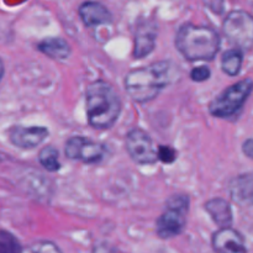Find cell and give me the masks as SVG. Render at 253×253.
I'll list each match as a JSON object with an SVG mask.
<instances>
[{
	"label": "cell",
	"mask_w": 253,
	"mask_h": 253,
	"mask_svg": "<svg viewBox=\"0 0 253 253\" xmlns=\"http://www.w3.org/2000/svg\"><path fill=\"white\" fill-rule=\"evenodd\" d=\"M85 105L88 123L91 127L106 130L113 127L121 114V99L110 83L93 82L85 90Z\"/></svg>",
	"instance_id": "cell-1"
},
{
	"label": "cell",
	"mask_w": 253,
	"mask_h": 253,
	"mask_svg": "<svg viewBox=\"0 0 253 253\" xmlns=\"http://www.w3.org/2000/svg\"><path fill=\"white\" fill-rule=\"evenodd\" d=\"M174 43L178 52L188 61H211L219 52L221 40L211 27L184 24L178 29Z\"/></svg>",
	"instance_id": "cell-2"
},
{
	"label": "cell",
	"mask_w": 253,
	"mask_h": 253,
	"mask_svg": "<svg viewBox=\"0 0 253 253\" xmlns=\"http://www.w3.org/2000/svg\"><path fill=\"white\" fill-rule=\"evenodd\" d=\"M170 64L167 61L156 62L148 67L128 72L124 79L128 96L136 103H148L169 83Z\"/></svg>",
	"instance_id": "cell-3"
},
{
	"label": "cell",
	"mask_w": 253,
	"mask_h": 253,
	"mask_svg": "<svg viewBox=\"0 0 253 253\" xmlns=\"http://www.w3.org/2000/svg\"><path fill=\"white\" fill-rule=\"evenodd\" d=\"M190 200L185 194H174L166 202V209L156 222L157 235L163 240H169L183 232L187 225Z\"/></svg>",
	"instance_id": "cell-4"
},
{
	"label": "cell",
	"mask_w": 253,
	"mask_h": 253,
	"mask_svg": "<svg viewBox=\"0 0 253 253\" xmlns=\"http://www.w3.org/2000/svg\"><path fill=\"white\" fill-rule=\"evenodd\" d=\"M253 91V81L251 78L241 79L225 89L221 94L212 99L209 104V113L214 118L229 119L236 115Z\"/></svg>",
	"instance_id": "cell-5"
},
{
	"label": "cell",
	"mask_w": 253,
	"mask_h": 253,
	"mask_svg": "<svg viewBox=\"0 0 253 253\" xmlns=\"http://www.w3.org/2000/svg\"><path fill=\"white\" fill-rule=\"evenodd\" d=\"M222 31L230 42L241 51L253 47V16L244 10L229 12L222 24Z\"/></svg>",
	"instance_id": "cell-6"
},
{
	"label": "cell",
	"mask_w": 253,
	"mask_h": 253,
	"mask_svg": "<svg viewBox=\"0 0 253 253\" xmlns=\"http://www.w3.org/2000/svg\"><path fill=\"white\" fill-rule=\"evenodd\" d=\"M125 147L128 156L137 165H155L158 161L157 150L151 136L142 128H131L125 138Z\"/></svg>",
	"instance_id": "cell-7"
},
{
	"label": "cell",
	"mask_w": 253,
	"mask_h": 253,
	"mask_svg": "<svg viewBox=\"0 0 253 253\" xmlns=\"http://www.w3.org/2000/svg\"><path fill=\"white\" fill-rule=\"evenodd\" d=\"M64 153L71 160L81 161L86 165H96L105 157L106 147L103 143L95 142L83 136H72L67 140Z\"/></svg>",
	"instance_id": "cell-8"
},
{
	"label": "cell",
	"mask_w": 253,
	"mask_h": 253,
	"mask_svg": "<svg viewBox=\"0 0 253 253\" xmlns=\"http://www.w3.org/2000/svg\"><path fill=\"white\" fill-rule=\"evenodd\" d=\"M48 136V128L43 126H14L9 132L10 142L19 148L32 150L41 145Z\"/></svg>",
	"instance_id": "cell-9"
},
{
	"label": "cell",
	"mask_w": 253,
	"mask_h": 253,
	"mask_svg": "<svg viewBox=\"0 0 253 253\" xmlns=\"http://www.w3.org/2000/svg\"><path fill=\"white\" fill-rule=\"evenodd\" d=\"M212 247L217 253H247L244 236L231 226L221 227L212 235Z\"/></svg>",
	"instance_id": "cell-10"
},
{
	"label": "cell",
	"mask_w": 253,
	"mask_h": 253,
	"mask_svg": "<svg viewBox=\"0 0 253 253\" xmlns=\"http://www.w3.org/2000/svg\"><path fill=\"white\" fill-rule=\"evenodd\" d=\"M157 42V25L153 21H145L137 26L133 43V57L142 59L156 48Z\"/></svg>",
	"instance_id": "cell-11"
},
{
	"label": "cell",
	"mask_w": 253,
	"mask_h": 253,
	"mask_svg": "<svg viewBox=\"0 0 253 253\" xmlns=\"http://www.w3.org/2000/svg\"><path fill=\"white\" fill-rule=\"evenodd\" d=\"M78 14L82 21L88 27H96L100 25H109L113 22V15L108 7L99 1H84L79 6Z\"/></svg>",
	"instance_id": "cell-12"
},
{
	"label": "cell",
	"mask_w": 253,
	"mask_h": 253,
	"mask_svg": "<svg viewBox=\"0 0 253 253\" xmlns=\"http://www.w3.org/2000/svg\"><path fill=\"white\" fill-rule=\"evenodd\" d=\"M231 199L239 205L253 204V173H244L232 178L230 182Z\"/></svg>",
	"instance_id": "cell-13"
},
{
	"label": "cell",
	"mask_w": 253,
	"mask_h": 253,
	"mask_svg": "<svg viewBox=\"0 0 253 253\" xmlns=\"http://www.w3.org/2000/svg\"><path fill=\"white\" fill-rule=\"evenodd\" d=\"M205 210L208 214L211 216L215 224L217 226L221 227H230L234 221V216H232V209L229 202H226L222 198H212V199L208 200L204 205Z\"/></svg>",
	"instance_id": "cell-14"
},
{
	"label": "cell",
	"mask_w": 253,
	"mask_h": 253,
	"mask_svg": "<svg viewBox=\"0 0 253 253\" xmlns=\"http://www.w3.org/2000/svg\"><path fill=\"white\" fill-rule=\"evenodd\" d=\"M37 48L47 57L53 59L68 58L72 52L69 43L62 37H47L39 42Z\"/></svg>",
	"instance_id": "cell-15"
},
{
	"label": "cell",
	"mask_w": 253,
	"mask_h": 253,
	"mask_svg": "<svg viewBox=\"0 0 253 253\" xmlns=\"http://www.w3.org/2000/svg\"><path fill=\"white\" fill-rule=\"evenodd\" d=\"M242 62H244V51L240 48L227 49L221 57V68L227 76L235 77L241 72Z\"/></svg>",
	"instance_id": "cell-16"
},
{
	"label": "cell",
	"mask_w": 253,
	"mask_h": 253,
	"mask_svg": "<svg viewBox=\"0 0 253 253\" xmlns=\"http://www.w3.org/2000/svg\"><path fill=\"white\" fill-rule=\"evenodd\" d=\"M39 162L48 172H57L61 169L58 150L53 146H44L39 153Z\"/></svg>",
	"instance_id": "cell-17"
},
{
	"label": "cell",
	"mask_w": 253,
	"mask_h": 253,
	"mask_svg": "<svg viewBox=\"0 0 253 253\" xmlns=\"http://www.w3.org/2000/svg\"><path fill=\"white\" fill-rule=\"evenodd\" d=\"M0 253H22L16 237L4 230H0Z\"/></svg>",
	"instance_id": "cell-18"
},
{
	"label": "cell",
	"mask_w": 253,
	"mask_h": 253,
	"mask_svg": "<svg viewBox=\"0 0 253 253\" xmlns=\"http://www.w3.org/2000/svg\"><path fill=\"white\" fill-rule=\"evenodd\" d=\"M22 253H62L61 250L49 241H37L22 250Z\"/></svg>",
	"instance_id": "cell-19"
},
{
	"label": "cell",
	"mask_w": 253,
	"mask_h": 253,
	"mask_svg": "<svg viewBox=\"0 0 253 253\" xmlns=\"http://www.w3.org/2000/svg\"><path fill=\"white\" fill-rule=\"evenodd\" d=\"M177 151L175 148L170 147L167 145H161L157 148V158L161 162L166 163V165H172L177 160Z\"/></svg>",
	"instance_id": "cell-20"
},
{
	"label": "cell",
	"mask_w": 253,
	"mask_h": 253,
	"mask_svg": "<svg viewBox=\"0 0 253 253\" xmlns=\"http://www.w3.org/2000/svg\"><path fill=\"white\" fill-rule=\"evenodd\" d=\"M210 76H211V71L207 66L195 67L190 72V78H192L193 82H197V83H202V82L208 81L210 78Z\"/></svg>",
	"instance_id": "cell-21"
},
{
	"label": "cell",
	"mask_w": 253,
	"mask_h": 253,
	"mask_svg": "<svg viewBox=\"0 0 253 253\" xmlns=\"http://www.w3.org/2000/svg\"><path fill=\"white\" fill-rule=\"evenodd\" d=\"M242 152L246 157L250 160H253V138H247L244 143H242Z\"/></svg>",
	"instance_id": "cell-22"
},
{
	"label": "cell",
	"mask_w": 253,
	"mask_h": 253,
	"mask_svg": "<svg viewBox=\"0 0 253 253\" xmlns=\"http://www.w3.org/2000/svg\"><path fill=\"white\" fill-rule=\"evenodd\" d=\"M93 253H120L118 250H115L114 247L109 246L106 244H100V245H96L94 247Z\"/></svg>",
	"instance_id": "cell-23"
},
{
	"label": "cell",
	"mask_w": 253,
	"mask_h": 253,
	"mask_svg": "<svg viewBox=\"0 0 253 253\" xmlns=\"http://www.w3.org/2000/svg\"><path fill=\"white\" fill-rule=\"evenodd\" d=\"M2 76H4V64H2V61L0 59V81L2 79Z\"/></svg>",
	"instance_id": "cell-24"
}]
</instances>
